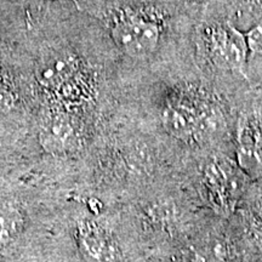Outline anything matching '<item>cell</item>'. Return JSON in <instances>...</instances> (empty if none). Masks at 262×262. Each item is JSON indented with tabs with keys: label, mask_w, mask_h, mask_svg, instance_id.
Returning <instances> with one entry per match:
<instances>
[{
	"label": "cell",
	"mask_w": 262,
	"mask_h": 262,
	"mask_svg": "<svg viewBox=\"0 0 262 262\" xmlns=\"http://www.w3.org/2000/svg\"><path fill=\"white\" fill-rule=\"evenodd\" d=\"M249 54L262 55V24L255 25L249 31L244 32Z\"/></svg>",
	"instance_id": "obj_9"
},
{
	"label": "cell",
	"mask_w": 262,
	"mask_h": 262,
	"mask_svg": "<svg viewBox=\"0 0 262 262\" xmlns=\"http://www.w3.org/2000/svg\"><path fill=\"white\" fill-rule=\"evenodd\" d=\"M208 51L220 70L244 73L249 50L244 32L231 24H217L209 29Z\"/></svg>",
	"instance_id": "obj_3"
},
{
	"label": "cell",
	"mask_w": 262,
	"mask_h": 262,
	"mask_svg": "<svg viewBox=\"0 0 262 262\" xmlns=\"http://www.w3.org/2000/svg\"><path fill=\"white\" fill-rule=\"evenodd\" d=\"M18 103V89L15 77L0 66V114L9 113Z\"/></svg>",
	"instance_id": "obj_7"
},
{
	"label": "cell",
	"mask_w": 262,
	"mask_h": 262,
	"mask_svg": "<svg viewBox=\"0 0 262 262\" xmlns=\"http://www.w3.org/2000/svg\"><path fill=\"white\" fill-rule=\"evenodd\" d=\"M78 242L86 262H104L110 253L107 235L96 222L83 220L78 224Z\"/></svg>",
	"instance_id": "obj_6"
},
{
	"label": "cell",
	"mask_w": 262,
	"mask_h": 262,
	"mask_svg": "<svg viewBox=\"0 0 262 262\" xmlns=\"http://www.w3.org/2000/svg\"><path fill=\"white\" fill-rule=\"evenodd\" d=\"M19 212L14 208H0V248H4L17 237L21 228Z\"/></svg>",
	"instance_id": "obj_8"
},
{
	"label": "cell",
	"mask_w": 262,
	"mask_h": 262,
	"mask_svg": "<svg viewBox=\"0 0 262 262\" xmlns=\"http://www.w3.org/2000/svg\"><path fill=\"white\" fill-rule=\"evenodd\" d=\"M208 112L185 97H173L163 108L162 120L165 129L178 137H188L206 129Z\"/></svg>",
	"instance_id": "obj_4"
},
{
	"label": "cell",
	"mask_w": 262,
	"mask_h": 262,
	"mask_svg": "<svg viewBox=\"0 0 262 262\" xmlns=\"http://www.w3.org/2000/svg\"><path fill=\"white\" fill-rule=\"evenodd\" d=\"M35 78L47 90L57 95L78 94L85 84L84 67L78 57L64 50L47 51L35 66Z\"/></svg>",
	"instance_id": "obj_2"
},
{
	"label": "cell",
	"mask_w": 262,
	"mask_h": 262,
	"mask_svg": "<svg viewBox=\"0 0 262 262\" xmlns=\"http://www.w3.org/2000/svg\"><path fill=\"white\" fill-rule=\"evenodd\" d=\"M77 131L70 116L60 110L45 112L39 125V141L49 153L66 152L73 146Z\"/></svg>",
	"instance_id": "obj_5"
},
{
	"label": "cell",
	"mask_w": 262,
	"mask_h": 262,
	"mask_svg": "<svg viewBox=\"0 0 262 262\" xmlns=\"http://www.w3.org/2000/svg\"><path fill=\"white\" fill-rule=\"evenodd\" d=\"M110 32L116 47L131 60L155 56L164 35V24L157 12L143 6H124L113 12Z\"/></svg>",
	"instance_id": "obj_1"
}]
</instances>
